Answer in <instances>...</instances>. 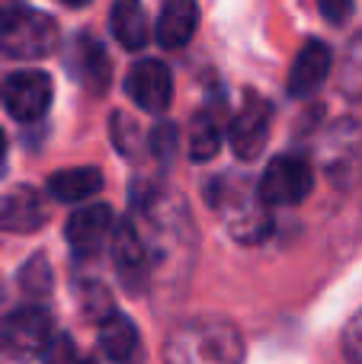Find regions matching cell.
<instances>
[{"mask_svg": "<svg viewBox=\"0 0 362 364\" xmlns=\"http://www.w3.org/2000/svg\"><path fill=\"white\" fill-rule=\"evenodd\" d=\"M244 342L231 323L218 316L186 320L167 336L164 364H241Z\"/></svg>", "mask_w": 362, "mask_h": 364, "instance_id": "cell-1", "label": "cell"}, {"mask_svg": "<svg viewBox=\"0 0 362 364\" xmlns=\"http://www.w3.org/2000/svg\"><path fill=\"white\" fill-rule=\"evenodd\" d=\"M343 355L350 364H362V310H356L343 326Z\"/></svg>", "mask_w": 362, "mask_h": 364, "instance_id": "cell-23", "label": "cell"}, {"mask_svg": "<svg viewBox=\"0 0 362 364\" xmlns=\"http://www.w3.org/2000/svg\"><path fill=\"white\" fill-rule=\"evenodd\" d=\"M45 364H81L68 336H55V342L45 348Z\"/></svg>", "mask_w": 362, "mask_h": 364, "instance_id": "cell-24", "label": "cell"}, {"mask_svg": "<svg viewBox=\"0 0 362 364\" xmlns=\"http://www.w3.org/2000/svg\"><path fill=\"white\" fill-rule=\"evenodd\" d=\"M113 230H115L113 208L109 205H87L68 218L64 237H68L71 250H74L77 256H96V252L103 250V243L113 240Z\"/></svg>", "mask_w": 362, "mask_h": 364, "instance_id": "cell-11", "label": "cell"}, {"mask_svg": "<svg viewBox=\"0 0 362 364\" xmlns=\"http://www.w3.org/2000/svg\"><path fill=\"white\" fill-rule=\"evenodd\" d=\"M103 188V173L96 166H71L48 176V192L58 201H83Z\"/></svg>", "mask_w": 362, "mask_h": 364, "instance_id": "cell-18", "label": "cell"}, {"mask_svg": "<svg viewBox=\"0 0 362 364\" xmlns=\"http://www.w3.org/2000/svg\"><path fill=\"white\" fill-rule=\"evenodd\" d=\"M0 160H4V134H0Z\"/></svg>", "mask_w": 362, "mask_h": 364, "instance_id": "cell-28", "label": "cell"}, {"mask_svg": "<svg viewBox=\"0 0 362 364\" xmlns=\"http://www.w3.org/2000/svg\"><path fill=\"white\" fill-rule=\"evenodd\" d=\"M269 125H273V109H269V102L250 96L234 112V119H231V125H228V141H231L234 157H241V160L260 157L269 141Z\"/></svg>", "mask_w": 362, "mask_h": 364, "instance_id": "cell-8", "label": "cell"}, {"mask_svg": "<svg viewBox=\"0 0 362 364\" xmlns=\"http://www.w3.org/2000/svg\"><path fill=\"white\" fill-rule=\"evenodd\" d=\"M177 147H180L177 125H170V122H160V125L151 132V151H154V157L170 160L173 154H177Z\"/></svg>", "mask_w": 362, "mask_h": 364, "instance_id": "cell-22", "label": "cell"}, {"mask_svg": "<svg viewBox=\"0 0 362 364\" xmlns=\"http://www.w3.org/2000/svg\"><path fill=\"white\" fill-rule=\"evenodd\" d=\"M19 282H23V291H29V294H36V297L48 294L51 269H48V262H45V256H32L29 262H26V269L19 272Z\"/></svg>", "mask_w": 362, "mask_h": 364, "instance_id": "cell-21", "label": "cell"}, {"mask_svg": "<svg viewBox=\"0 0 362 364\" xmlns=\"http://www.w3.org/2000/svg\"><path fill=\"white\" fill-rule=\"evenodd\" d=\"M109 26H113L115 42L128 51H141L151 42V19H148L141 0H115L113 13H109Z\"/></svg>", "mask_w": 362, "mask_h": 364, "instance_id": "cell-15", "label": "cell"}, {"mask_svg": "<svg viewBox=\"0 0 362 364\" xmlns=\"http://www.w3.org/2000/svg\"><path fill=\"white\" fill-rule=\"evenodd\" d=\"M209 201L228 233L241 243H257L269 237V208L263 205L260 192L244 186L241 179H215L209 186Z\"/></svg>", "mask_w": 362, "mask_h": 364, "instance_id": "cell-2", "label": "cell"}, {"mask_svg": "<svg viewBox=\"0 0 362 364\" xmlns=\"http://www.w3.org/2000/svg\"><path fill=\"white\" fill-rule=\"evenodd\" d=\"M196 26H199L196 0H167L157 16V26H154V36H157V42L164 48H183L196 36Z\"/></svg>", "mask_w": 362, "mask_h": 364, "instance_id": "cell-14", "label": "cell"}, {"mask_svg": "<svg viewBox=\"0 0 362 364\" xmlns=\"http://www.w3.org/2000/svg\"><path fill=\"white\" fill-rule=\"evenodd\" d=\"M311 182H314V173L305 157L282 154V157H273L267 164L260 182H257V192H260L267 208H289L311 195Z\"/></svg>", "mask_w": 362, "mask_h": 364, "instance_id": "cell-5", "label": "cell"}, {"mask_svg": "<svg viewBox=\"0 0 362 364\" xmlns=\"http://www.w3.org/2000/svg\"><path fill=\"white\" fill-rule=\"evenodd\" d=\"M318 164L333 188L356 192L362 186V122H333L318 141Z\"/></svg>", "mask_w": 362, "mask_h": 364, "instance_id": "cell-3", "label": "cell"}, {"mask_svg": "<svg viewBox=\"0 0 362 364\" xmlns=\"http://www.w3.org/2000/svg\"><path fill=\"white\" fill-rule=\"evenodd\" d=\"M318 10L327 23L343 26L353 16V0H318Z\"/></svg>", "mask_w": 362, "mask_h": 364, "instance_id": "cell-25", "label": "cell"}, {"mask_svg": "<svg viewBox=\"0 0 362 364\" xmlns=\"http://www.w3.org/2000/svg\"><path fill=\"white\" fill-rule=\"evenodd\" d=\"M333 55L324 42L311 38V42L301 45V51L295 55L292 70H289V96L295 100H308L311 93H318L324 87L327 74H331Z\"/></svg>", "mask_w": 362, "mask_h": 364, "instance_id": "cell-12", "label": "cell"}, {"mask_svg": "<svg viewBox=\"0 0 362 364\" xmlns=\"http://www.w3.org/2000/svg\"><path fill=\"white\" fill-rule=\"evenodd\" d=\"M337 87L346 100H362V32L350 38L337 70Z\"/></svg>", "mask_w": 362, "mask_h": 364, "instance_id": "cell-20", "label": "cell"}, {"mask_svg": "<svg viewBox=\"0 0 362 364\" xmlns=\"http://www.w3.org/2000/svg\"><path fill=\"white\" fill-rule=\"evenodd\" d=\"M19 10H23V6H19V0H0V23H6L10 16H16Z\"/></svg>", "mask_w": 362, "mask_h": 364, "instance_id": "cell-26", "label": "cell"}, {"mask_svg": "<svg viewBox=\"0 0 362 364\" xmlns=\"http://www.w3.org/2000/svg\"><path fill=\"white\" fill-rule=\"evenodd\" d=\"M100 352L113 364H128L138 355V329L128 316L109 314L100 326Z\"/></svg>", "mask_w": 362, "mask_h": 364, "instance_id": "cell-17", "label": "cell"}, {"mask_svg": "<svg viewBox=\"0 0 362 364\" xmlns=\"http://www.w3.org/2000/svg\"><path fill=\"white\" fill-rule=\"evenodd\" d=\"M48 220L45 198L32 186H16L0 198V230L6 233H32Z\"/></svg>", "mask_w": 362, "mask_h": 364, "instance_id": "cell-13", "label": "cell"}, {"mask_svg": "<svg viewBox=\"0 0 362 364\" xmlns=\"http://www.w3.org/2000/svg\"><path fill=\"white\" fill-rule=\"evenodd\" d=\"M71 64L68 68L77 74V80L90 90L93 96L106 93L109 87V58H106V48L93 38H77L74 48H71Z\"/></svg>", "mask_w": 362, "mask_h": 364, "instance_id": "cell-16", "label": "cell"}, {"mask_svg": "<svg viewBox=\"0 0 362 364\" xmlns=\"http://www.w3.org/2000/svg\"><path fill=\"white\" fill-rule=\"evenodd\" d=\"M51 316L42 307H19L0 320V348L10 358L29 361L36 355H45V348L55 342L51 336Z\"/></svg>", "mask_w": 362, "mask_h": 364, "instance_id": "cell-6", "label": "cell"}, {"mask_svg": "<svg viewBox=\"0 0 362 364\" xmlns=\"http://www.w3.org/2000/svg\"><path fill=\"white\" fill-rule=\"evenodd\" d=\"M0 48L19 61L48 58L58 48V23L38 10H19L6 23H0Z\"/></svg>", "mask_w": 362, "mask_h": 364, "instance_id": "cell-4", "label": "cell"}, {"mask_svg": "<svg viewBox=\"0 0 362 364\" xmlns=\"http://www.w3.org/2000/svg\"><path fill=\"white\" fill-rule=\"evenodd\" d=\"M81 364H96V361H81Z\"/></svg>", "mask_w": 362, "mask_h": 364, "instance_id": "cell-29", "label": "cell"}, {"mask_svg": "<svg viewBox=\"0 0 362 364\" xmlns=\"http://www.w3.org/2000/svg\"><path fill=\"white\" fill-rule=\"evenodd\" d=\"M51 77L42 70H16L4 80L0 100L16 122H36L51 106Z\"/></svg>", "mask_w": 362, "mask_h": 364, "instance_id": "cell-7", "label": "cell"}, {"mask_svg": "<svg viewBox=\"0 0 362 364\" xmlns=\"http://www.w3.org/2000/svg\"><path fill=\"white\" fill-rule=\"evenodd\" d=\"M125 96L145 112H164L173 100V74L160 61H138L128 70Z\"/></svg>", "mask_w": 362, "mask_h": 364, "instance_id": "cell-10", "label": "cell"}, {"mask_svg": "<svg viewBox=\"0 0 362 364\" xmlns=\"http://www.w3.org/2000/svg\"><path fill=\"white\" fill-rule=\"evenodd\" d=\"M61 4H64V6H87L90 0H61Z\"/></svg>", "mask_w": 362, "mask_h": 364, "instance_id": "cell-27", "label": "cell"}, {"mask_svg": "<svg viewBox=\"0 0 362 364\" xmlns=\"http://www.w3.org/2000/svg\"><path fill=\"white\" fill-rule=\"evenodd\" d=\"M109 243H113V262L122 284L132 291H141L148 284V278H151V252H148V243L138 233V227L132 220L115 224Z\"/></svg>", "mask_w": 362, "mask_h": 364, "instance_id": "cell-9", "label": "cell"}, {"mask_svg": "<svg viewBox=\"0 0 362 364\" xmlns=\"http://www.w3.org/2000/svg\"><path fill=\"white\" fill-rule=\"evenodd\" d=\"M222 147V125H218L215 112L202 109L196 119L190 122V134H186V151H190L192 164H205L212 160Z\"/></svg>", "mask_w": 362, "mask_h": 364, "instance_id": "cell-19", "label": "cell"}]
</instances>
